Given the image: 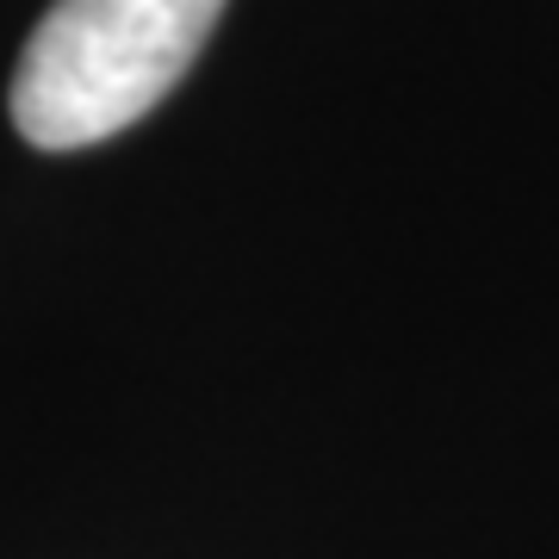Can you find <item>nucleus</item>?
<instances>
[{
	"label": "nucleus",
	"mask_w": 559,
	"mask_h": 559,
	"mask_svg": "<svg viewBox=\"0 0 559 559\" xmlns=\"http://www.w3.org/2000/svg\"><path fill=\"white\" fill-rule=\"evenodd\" d=\"M224 0H57L13 69V124L32 150L119 138L193 69Z\"/></svg>",
	"instance_id": "1"
}]
</instances>
